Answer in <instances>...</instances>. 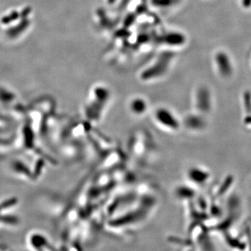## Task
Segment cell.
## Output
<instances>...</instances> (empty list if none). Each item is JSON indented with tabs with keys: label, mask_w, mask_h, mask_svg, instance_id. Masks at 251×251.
Here are the masks:
<instances>
[{
	"label": "cell",
	"mask_w": 251,
	"mask_h": 251,
	"mask_svg": "<svg viewBox=\"0 0 251 251\" xmlns=\"http://www.w3.org/2000/svg\"><path fill=\"white\" fill-rule=\"evenodd\" d=\"M154 121L161 129L176 132L181 128V123L174 113L166 109H158L154 113Z\"/></svg>",
	"instance_id": "obj_1"
},
{
	"label": "cell",
	"mask_w": 251,
	"mask_h": 251,
	"mask_svg": "<svg viewBox=\"0 0 251 251\" xmlns=\"http://www.w3.org/2000/svg\"><path fill=\"white\" fill-rule=\"evenodd\" d=\"M130 111L136 116H141L147 110V104L143 99H135L130 103Z\"/></svg>",
	"instance_id": "obj_2"
}]
</instances>
